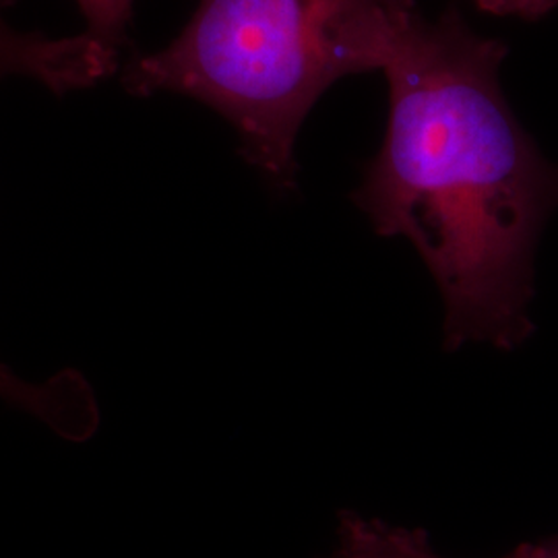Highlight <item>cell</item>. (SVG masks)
Instances as JSON below:
<instances>
[{
    "label": "cell",
    "instance_id": "obj_1",
    "mask_svg": "<svg viewBox=\"0 0 558 558\" xmlns=\"http://www.w3.org/2000/svg\"><path fill=\"white\" fill-rule=\"evenodd\" d=\"M507 46L447 11H418L380 57L389 124L354 201L380 236H403L439 286L445 348L513 350L532 336L534 253L558 207L542 156L500 89Z\"/></svg>",
    "mask_w": 558,
    "mask_h": 558
},
{
    "label": "cell",
    "instance_id": "obj_2",
    "mask_svg": "<svg viewBox=\"0 0 558 558\" xmlns=\"http://www.w3.org/2000/svg\"><path fill=\"white\" fill-rule=\"evenodd\" d=\"M414 0H199L166 48L141 54L122 81L135 96L180 94L218 110L251 166L296 186L300 126L336 81L377 71Z\"/></svg>",
    "mask_w": 558,
    "mask_h": 558
},
{
    "label": "cell",
    "instance_id": "obj_3",
    "mask_svg": "<svg viewBox=\"0 0 558 558\" xmlns=\"http://www.w3.org/2000/svg\"><path fill=\"white\" fill-rule=\"evenodd\" d=\"M0 0V80L25 77L52 92L89 87L114 73L119 50L89 34L48 38L13 29L2 17Z\"/></svg>",
    "mask_w": 558,
    "mask_h": 558
},
{
    "label": "cell",
    "instance_id": "obj_4",
    "mask_svg": "<svg viewBox=\"0 0 558 558\" xmlns=\"http://www.w3.org/2000/svg\"><path fill=\"white\" fill-rule=\"evenodd\" d=\"M0 398L41 420L64 439H87L98 426L94 393L75 371H64L48 383H29L0 364Z\"/></svg>",
    "mask_w": 558,
    "mask_h": 558
},
{
    "label": "cell",
    "instance_id": "obj_5",
    "mask_svg": "<svg viewBox=\"0 0 558 558\" xmlns=\"http://www.w3.org/2000/svg\"><path fill=\"white\" fill-rule=\"evenodd\" d=\"M329 558H442L422 530H408L375 518L343 513L338 546ZM502 558H527L525 544Z\"/></svg>",
    "mask_w": 558,
    "mask_h": 558
},
{
    "label": "cell",
    "instance_id": "obj_6",
    "mask_svg": "<svg viewBox=\"0 0 558 558\" xmlns=\"http://www.w3.org/2000/svg\"><path fill=\"white\" fill-rule=\"evenodd\" d=\"M87 21V34L106 46L119 50L126 38V25L133 15L135 0H75Z\"/></svg>",
    "mask_w": 558,
    "mask_h": 558
},
{
    "label": "cell",
    "instance_id": "obj_7",
    "mask_svg": "<svg viewBox=\"0 0 558 558\" xmlns=\"http://www.w3.org/2000/svg\"><path fill=\"white\" fill-rule=\"evenodd\" d=\"M474 4L490 15L534 21L555 11L558 0H474Z\"/></svg>",
    "mask_w": 558,
    "mask_h": 558
},
{
    "label": "cell",
    "instance_id": "obj_8",
    "mask_svg": "<svg viewBox=\"0 0 558 558\" xmlns=\"http://www.w3.org/2000/svg\"><path fill=\"white\" fill-rule=\"evenodd\" d=\"M527 558H558V538L546 539L539 544H525Z\"/></svg>",
    "mask_w": 558,
    "mask_h": 558
}]
</instances>
